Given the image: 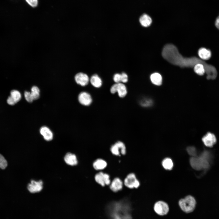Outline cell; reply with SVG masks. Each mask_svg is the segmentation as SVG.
Wrapping results in <instances>:
<instances>
[{
	"mask_svg": "<svg viewBox=\"0 0 219 219\" xmlns=\"http://www.w3.org/2000/svg\"><path fill=\"white\" fill-rule=\"evenodd\" d=\"M209 153L205 151L199 156L192 157L190 159V163L192 168L196 170L207 169L209 167Z\"/></svg>",
	"mask_w": 219,
	"mask_h": 219,
	"instance_id": "6da1fadb",
	"label": "cell"
},
{
	"mask_svg": "<svg viewBox=\"0 0 219 219\" xmlns=\"http://www.w3.org/2000/svg\"><path fill=\"white\" fill-rule=\"evenodd\" d=\"M178 203L179 207L182 212L189 214L193 212L195 210L196 201L194 197L188 195L180 199Z\"/></svg>",
	"mask_w": 219,
	"mask_h": 219,
	"instance_id": "7a4b0ae2",
	"label": "cell"
},
{
	"mask_svg": "<svg viewBox=\"0 0 219 219\" xmlns=\"http://www.w3.org/2000/svg\"><path fill=\"white\" fill-rule=\"evenodd\" d=\"M153 209L155 213L160 216L167 215L169 211V204L163 200H158L153 205Z\"/></svg>",
	"mask_w": 219,
	"mask_h": 219,
	"instance_id": "3957f363",
	"label": "cell"
},
{
	"mask_svg": "<svg viewBox=\"0 0 219 219\" xmlns=\"http://www.w3.org/2000/svg\"><path fill=\"white\" fill-rule=\"evenodd\" d=\"M110 92L113 94L117 93L118 96L120 98L125 97L128 92L126 86L124 83L121 82L113 85L110 87Z\"/></svg>",
	"mask_w": 219,
	"mask_h": 219,
	"instance_id": "277c9868",
	"label": "cell"
},
{
	"mask_svg": "<svg viewBox=\"0 0 219 219\" xmlns=\"http://www.w3.org/2000/svg\"><path fill=\"white\" fill-rule=\"evenodd\" d=\"M124 185L130 189L137 188L140 185L138 180L134 173H130L127 175L124 182Z\"/></svg>",
	"mask_w": 219,
	"mask_h": 219,
	"instance_id": "5b68a950",
	"label": "cell"
},
{
	"mask_svg": "<svg viewBox=\"0 0 219 219\" xmlns=\"http://www.w3.org/2000/svg\"><path fill=\"white\" fill-rule=\"evenodd\" d=\"M112 153L116 156L120 155L121 154L124 155L126 153V148L125 146L122 142L118 141L112 145L110 149Z\"/></svg>",
	"mask_w": 219,
	"mask_h": 219,
	"instance_id": "8992f818",
	"label": "cell"
},
{
	"mask_svg": "<svg viewBox=\"0 0 219 219\" xmlns=\"http://www.w3.org/2000/svg\"><path fill=\"white\" fill-rule=\"evenodd\" d=\"M78 100L81 105L85 106H90L92 104L93 101L91 95L86 91L82 92L79 94Z\"/></svg>",
	"mask_w": 219,
	"mask_h": 219,
	"instance_id": "52a82bcc",
	"label": "cell"
},
{
	"mask_svg": "<svg viewBox=\"0 0 219 219\" xmlns=\"http://www.w3.org/2000/svg\"><path fill=\"white\" fill-rule=\"evenodd\" d=\"M95 179L97 183L103 186L105 185H110L111 183L109 175L102 172L96 174L95 176Z\"/></svg>",
	"mask_w": 219,
	"mask_h": 219,
	"instance_id": "ba28073f",
	"label": "cell"
},
{
	"mask_svg": "<svg viewBox=\"0 0 219 219\" xmlns=\"http://www.w3.org/2000/svg\"><path fill=\"white\" fill-rule=\"evenodd\" d=\"M202 141L206 146L211 148L216 143L217 138L214 134L208 132L202 138Z\"/></svg>",
	"mask_w": 219,
	"mask_h": 219,
	"instance_id": "9c48e42d",
	"label": "cell"
},
{
	"mask_svg": "<svg viewBox=\"0 0 219 219\" xmlns=\"http://www.w3.org/2000/svg\"><path fill=\"white\" fill-rule=\"evenodd\" d=\"M43 188V182L42 180L38 181L31 180L27 186V189L31 193H35L40 192Z\"/></svg>",
	"mask_w": 219,
	"mask_h": 219,
	"instance_id": "30bf717a",
	"label": "cell"
},
{
	"mask_svg": "<svg viewBox=\"0 0 219 219\" xmlns=\"http://www.w3.org/2000/svg\"><path fill=\"white\" fill-rule=\"evenodd\" d=\"M75 79L76 83L82 86H85L89 83L90 79L88 76L83 72L77 73L75 76Z\"/></svg>",
	"mask_w": 219,
	"mask_h": 219,
	"instance_id": "8fae6325",
	"label": "cell"
},
{
	"mask_svg": "<svg viewBox=\"0 0 219 219\" xmlns=\"http://www.w3.org/2000/svg\"><path fill=\"white\" fill-rule=\"evenodd\" d=\"M110 189L113 192H116L121 190L123 186L122 180L119 178H115L110 184Z\"/></svg>",
	"mask_w": 219,
	"mask_h": 219,
	"instance_id": "7c38bea8",
	"label": "cell"
},
{
	"mask_svg": "<svg viewBox=\"0 0 219 219\" xmlns=\"http://www.w3.org/2000/svg\"><path fill=\"white\" fill-rule=\"evenodd\" d=\"M40 133L44 139L47 141H51L53 138V133L50 129L46 126L42 127L40 129Z\"/></svg>",
	"mask_w": 219,
	"mask_h": 219,
	"instance_id": "4fadbf2b",
	"label": "cell"
},
{
	"mask_svg": "<svg viewBox=\"0 0 219 219\" xmlns=\"http://www.w3.org/2000/svg\"><path fill=\"white\" fill-rule=\"evenodd\" d=\"M64 160L68 165L74 166L78 164V160L76 156L71 153H68L64 157Z\"/></svg>",
	"mask_w": 219,
	"mask_h": 219,
	"instance_id": "5bb4252c",
	"label": "cell"
},
{
	"mask_svg": "<svg viewBox=\"0 0 219 219\" xmlns=\"http://www.w3.org/2000/svg\"><path fill=\"white\" fill-rule=\"evenodd\" d=\"M89 81L92 85L94 88H99L102 86V80L97 74H95L92 75L90 78Z\"/></svg>",
	"mask_w": 219,
	"mask_h": 219,
	"instance_id": "9a60e30c",
	"label": "cell"
},
{
	"mask_svg": "<svg viewBox=\"0 0 219 219\" xmlns=\"http://www.w3.org/2000/svg\"><path fill=\"white\" fill-rule=\"evenodd\" d=\"M198 54L200 58L203 60H208L211 56L210 51L204 48H201L199 50Z\"/></svg>",
	"mask_w": 219,
	"mask_h": 219,
	"instance_id": "2e32d148",
	"label": "cell"
},
{
	"mask_svg": "<svg viewBox=\"0 0 219 219\" xmlns=\"http://www.w3.org/2000/svg\"><path fill=\"white\" fill-rule=\"evenodd\" d=\"M107 164L104 160L99 158L96 160L93 163V166L96 170H101L105 169L107 166Z\"/></svg>",
	"mask_w": 219,
	"mask_h": 219,
	"instance_id": "e0dca14e",
	"label": "cell"
},
{
	"mask_svg": "<svg viewBox=\"0 0 219 219\" xmlns=\"http://www.w3.org/2000/svg\"><path fill=\"white\" fill-rule=\"evenodd\" d=\"M139 21L142 26L147 27L151 25L152 21L150 17L148 15L144 14L140 17Z\"/></svg>",
	"mask_w": 219,
	"mask_h": 219,
	"instance_id": "ac0fdd59",
	"label": "cell"
},
{
	"mask_svg": "<svg viewBox=\"0 0 219 219\" xmlns=\"http://www.w3.org/2000/svg\"><path fill=\"white\" fill-rule=\"evenodd\" d=\"M150 79L151 82L155 85H161L162 82V77L160 74L158 73L152 74L150 76Z\"/></svg>",
	"mask_w": 219,
	"mask_h": 219,
	"instance_id": "d6986e66",
	"label": "cell"
},
{
	"mask_svg": "<svg viewBox=\"0 0 219 219\" xmlns=\"http://www.w3.org/2000/svg\"><path fill=\"white\" fill-rule=\"evenodd\" d=\"M162 165L165 169L170 170L173 167V163L171 158H166L162 161Z\"/></svg>",
	"mask_w": 219,
	"mask_h": 219,
	"instance_id": "ffe728a7",
	"label": "cell"
},
{
	"mask_svg": "<svg viewBox=\"0 0 219 219\" xmlns=\"http://www.w3.org/2000/svg\"><path fill=\"white\" fill-rule=\"evenodd\" d=\"M10 96L16 103L21 98V95L20 92L16 90H12L10 93Z\"/></svg>",
	"mask_w": 219,
	"mask_h": 219,
	"instance_id": "44dd1931",
	"label": "cell"
},
{
	"mask_svg": "<svg viewBox=\"0 0 219 219\" xmlns=\"http://www.w3.org/2000/svg\"><path fill=\"white\" fill-rule=\"evenodd\" d=\"M30 92L33 100L38 99L40 96V91L39 88L36 86H34L31 89Z\"/></svg>",
	"mask_w": 219,
	"mask_h": 219,
	"instance_id": "7402d4cb",
	"label": "cell"
},
{
	"mask_svg": "<svg viewBox=\"0 0 219 219\" xmlns=\"http://www.w3.org/2000/svg\"><path fill=\"white\" fill-rule=\"evenodd\" d=\"M152 101L151 99H143L140 101V104L144 107L150 106L152 104Z\"/></svg>",
	"mask_w": 219,
	"mask_h": 219,
	"instance_id": "603a6c76",
	"label": "cell"
},
{
	"mask_svg": "<svg viewBox=\"0 0 219 219\" xmlns=\"http://www.w3.org/2000/svg\"><path fill=\"white\" fill-rule=\"evenodd\" d=\"M7 165V160L2 155L0 154V168L2 169H5Z\"/></svg>",
	"mask_w": 219,
	"mask_h": 219,
	"instance_id": "cb8c5ba5",
	"label": "cell"
},
{
	"mask_svg": "<svg viewBox=\"0 0 219 219\" xmlns=\"http://www.w3.org/2000/svg\"><path fill=\"white\" fill-rule=\"evenodd\" d=\"M188 154L192 157L196 156L197 151L196 148L193 146L188 147L186 148Z\"/></svg>",
	"mask_w": 219,
	"mask_h": 219,
	"instance_id": "d4e9b609",
	"label": "cell"
},
{
	"mask_svg": "<svg viewBox=\"0 0 219 219\" xmlns=\"http://www.w3.org/2000/svg\"><path fill=\"white\" fill-rule=\"evenodd\" d=\"M24 95L25 99L28 102L31 103L33 100L30 92L25 91L24 93Z\"/></svg>",
	"mask_w": 219,
	"mask_h": 219,
	"instance_id": "484cf974",
	"label": "cell"
},
{
	"mask_svg": "<svg viewBox=\"0 0 219 219\" xmlns=\"http://www.w3.org/2000/svg\"><path fill=\"white\" fill-rule=\"evenodd\" d=\"M113 79L115 83H121V74L118 73L115 74L113 76Z\"/></svg>",
	"mask_w": 219,
	"mask_h": 219,
	"instance_id": "4316f807",
	"label": "cell"
},
{
	"mask_svg": "<svg viewBox=\"0 0 219 219\" xmlns=\"http://www.w3.org/2000/svg\"><path fill=\"white\" fill-rule=\"evenodd\" d=\"M26 2L33 7H36L38 4V0H25Z\"/></svg>",
	"mask_w": 219,
	"mask_h": 219,
	"instance_id": "83f0119b",
	"label": "cell"
},
{
	"mask_svg": "<svg viewBox=\"0 0 219 219\" xmlns=\"http://www.w3.org/2000/svg\"><path fill=\"white\" fill-rule=\"evenodd\" d=\"M121 74V83H127L128 80V75L124 72H122Z\"/></svg>",
	"mask_w": 219,
	"mask_h": 219,
	"instance_id": "f1b7e54d",
	"label": "cell"
},
{
	"mask_svg": "<svg viewBox=\"0 0 219 219\" xmlns=\"http://www.w3.org/2000/svg\"><path fill=\"white\" fill-rule=\"evenodd\" d=\"M7 103L10 105H14L16 104V103L10 96L8 97L7 100Z\"/></svg>",
	"mask_w": 219,
	"mask_h": 219,
	"instance_id": "f546056e",
	"label": "cell"
},
{
	"mask_svg": "<svg viewBox=\"0 0 219 219\" xmlns=\"http://www.w3.org/2000/svg\"><path fill=\"white\" fill-rule=\"evenodd\" d=\"M215 25L217 28L219 29V16L217 17L216 19Z\"/></svg>",
	"mask_w": 219,
	"mask_h": 219,
	"instance_id": "4dcf8cb0",
	"label": "cell"
}]
</instances>
